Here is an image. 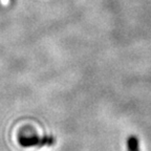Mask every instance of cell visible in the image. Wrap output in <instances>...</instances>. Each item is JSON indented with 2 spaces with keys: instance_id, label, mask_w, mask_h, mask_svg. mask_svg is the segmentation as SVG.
<instances>
[{
  "instance_id": "obj_3",
  "label": "cell",
  "mask_w": 151,
  "mask_h": 151,
  "mask_svg": "<svg viewBox=\"0 0 151 151\" xmlns=\"http://www.w3.org/2000/svg\"><path fill=\"white\" fill-rule=\"evenodd\" d=\"M11 1H12V2H14V0H11Z\"/></svg>"
},
{
  "instance_id": "obj_1",
  "label": "cell",
  "mask_w": 151,
  "mask_h": 151,
  "mask_svg": "<svg viewBox=\"0 0 151 151\" xmlns=\"http://www.w3.org/2000/svg\"><path fill=\"white\" fill-rule=\"evenodd\" d=\"M20 146L25 147H43V146H52L55 145V137L52 135H44V137H38L33 134L31 137L26 135H19L18 137Z\"/></svg>"
},
{
  "instance_id": "obj_2",
  "label": "cell",
  "mask_w": 151,
  "mask_h": 151,
  "mask_svg": "<svg viewBox=\"0 0 151 151\" xmlns=\"http://www.w3.org/2000/svg\"><path fill=\"white\" fill-rule=\"evenodd\" d=\"M128 151H139V139L137 137H130L127 142Z\"/></svg>"
}]
</instances>
